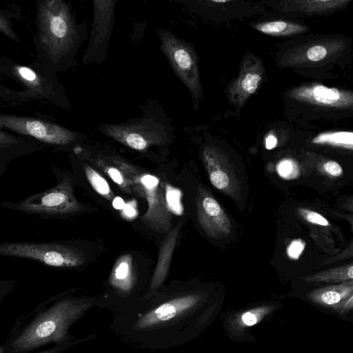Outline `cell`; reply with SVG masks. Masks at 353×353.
<instances>
[{
  "label": "cell",
  "mask_w": 353,
  "mask_h": 353,
  "mask_svg": "<svg viewBox=\"0 0 353 353\" xmlns=\"http://www.w3.org/2000/svg\"><path fill=\"white\" fill-rule=\"evenodd\" d=\"M353 278V265L336 268L315 274L304 278L307 283L339 282L352 281Z\"/></svg>",
  "instance_id": "d4e9b609"
},
{
  "label": "cell",
  "mask_w": 353,
  "mask_h": 353,
  "mask_svg": "<svg viewBox=\"0 0 353 353\" xmlns=\"http://www.w3.org/2000/svg\"><path fill=\"white\" fill-rule=\"evenodd\" d=\"M299 214L308 222L322 226L330 225L328 221L321 214L306 209H300Z\"/></svg>",
  "instance_id": "83f0119b"
},
{
  "label": "cell",
  "mask_w": 353,
  "mask_h": 353,
  "mask_svg": "<svg viewBox=\"0 0 353 353\" xmlns=\"http://www.w3.org/2000/svg\"><path fill=\"white\" fill-rule=\"evenodd\" d=\"M14 281H0V294L7 295L15 285Z\"/></svg>",
  "instance_id": "d6a6232c"
},
{
  "label": "cell",
  "mask_w": 353,
  "mask_h": 353,
  "mask_svg": "<svg viewBox=\"0 0 353 353\" xmlns=\"http://www.w3.org/2000/svg\"><path fill=\"white\" fill-rule=\"evenodd\" d=\"M350 2L349 0H294L283 1L280 6L285 12L324 15L347 6Z\"/></svg>",
  "instance_id": "e0dca14e"
},
{
  "label": "cell",
  "mask_w": 353,
  "mask_h": 353,
  "mask_svg": "<svg viewBox=\"0 0 353 353\" xmlns=\"http://www.w3.org/2000/svg\"><path fill=\"white\" fill-rule=\"evenodd\" d=\"M0 256L29 259L54 268H74L83 264V254L60 243L12 242L0 243Z\"/></svg>",
  "instance_id": "52a82bcc"
},
{
  "label": "cell",
  "mask_w": 353,
  "mask_h": 353,
  "mask_svg": "<svg viewBox=\"0 0 353 353\" xmlns=\"http://www.w3.org/2000/svg\"><path fill=\"white\" fill-rule=\"evenodd\" d=\"M179 227L169 234L161 248L158 263L151 283V288L158 287L165 279L178 235Z\"/></svg>",
  "instance_id": "44dd1931"
},
{
  "label": "cell",
  "mask_w": 353,
  "mask_h": 353,
  "mask_svg": "<svg viewBox=\"0 0 353 353\" xmlns=\"http://www.w3.org/2000/svg\"><path fill=\"white\" fill-rule=\"evenodd\" d=\"M68 345H63V346H54L48 350H42L40 352H32V353H62L63 350L67 347Z\"/></svg>",
  "instance_id": "d590c367"
},
{
  "label": "cell",
  "mask_w": 353,
  "mask_h": 353,
  "mask_svg": "<svg viewBox=\"0 0 353 353\" xmlns=\"http://www.w3.org/2000/svg\"><path fill=\"white\" fill-rule=\"evenodd\" d=\"M7 295L0 294V305Z\"/></svg>",
  "instance_id": "8d00e7d4"
},
{
  "label": "cell",
  "mask_w": 353,
  "mask_h": 353,
  "mask_svg": "<svg viewBox=\"0 0 353 353\" xmlns=\"http://www.w3.org/2000/svg\"><path fill=\"white\" fill-rule=\"evenodd\" d=\"M161 50L174 74L189 90L194 109L203 97L198 58L192 46L171 31L157 29Z\"/></svg>",
  "instance_id": "3957f363"
},
{
  "label": "cell",
  "mask_w": 353,
  "mask_h": 353,
  "mask_svg": "<svg viewBox=\"0 0 353 353\" xmlns=\"http://www.w3.org/2000/svg\"><path fill=\"white\" fill-rule=\"evenodd\" d=\"M2 205L6 208L38 215L70 214L80 210V204L68 177L62 178L56 186L44 192L31 195L18 203L6 202Z\"/></svg>",
  "instance_id": "5b68a950"
},
{
  "label": "cell",
  "mask_w": 353,
  "mask_h": 353,
  "mask_svg": "<svg viewBox=\"0 0 353 353\" xmlns=\"http://www.w3.org/2000/svg\"><path fill=\"white\" fill-rule=\"evenodd\" d=\"M345 42L340 39L316 40L294 47L282 59L283 64L298 67L328 60L341 53Z\"/></svg>",
  "instance_id": "4fadbf2b"
},
{
  "label": "cell",
  "mask_w": 353,
  "mask_h": 353,
  "mask_svg": "<svg viewBox=\"0 0 353 353\" xmlns=\"http://www.w3.org/2000/svg\"><path fill=\"white\" fill-rule=\"evenodd\" d=\"M253 28L263 34L275 37L301 34L308 29L307 26L300 23L283 20L258 23L253 26Z\"/></svg>",
  "instance_id": "ffe728a7"
},
{
  "label": "cell",
  "mask_w": 353,
  "mask_h": 353,
  "mask_svg": "<svg viewBox=\"0 0 353 353\" xmlns=\"http://www.w3.org/2000/svg\"><path fill=\"white\" fill-rule=\"evenodd\" d=\"M97 166L102 168L108 176L124 192H132L133 185L121 168L113 163H107L103 157H98L92 160Z\"/></svg>",
  "instance_id": "cb8c5ba5"
},
{
  "label": "cell",
  "mask_w": 353,
  "mask_h": 353,
  "mask_svg": "<svg viewBox=\"0 0 353 353\" xmlns=\"http://www.w3.org/2000/svg\"><path fill=\"white\" fill-rule=\"evenodd\" d=\"M201 156L212 185L228 194H234L237 190V178L225 153L215 146L207 145Z\"/></svg>",
  "instance_id": "5bb4252c"
},
{
  "label": "cell",
  "mask_w": 353,
  "mask_h": 353,
  "mask_svg": "<svg viewBox=\"0 0 353 353\" xmlns=\"http://www.w3.org/2000/svg\"><path fill=\"white\" fill-rule=\"evenodd\" d=\"M17 142L13 136L0 130V147H9Z\"/></svg>",
  "instance_id": "1f68e13d"
},
{
  "label": "cell",
  "mask_w": 353,
  "mask_h": 353,
  "mask_svg": "<svg viewBox=\"0 0 353 353\" xmlns=\"http://www.w3.org/2000/svg\"><path fill=\"white\" fill-rule=\"evenodd\" d=\"M200 299L196 294H187L165 301L143 314L137 326L147 329L172 321L195 307Z\"/></svg>",
  "instance_id": "9a60e30c"
},
{
  "label": "cell",
  "mask_w": 353,
  "mask_h": 353,
  "mask_svg": "<svg viewBox=\"0 0 353 353\" xmlns=\"http://www.w3.org/2000/svg\"><path fill=\"white\" fill-rule=\"evenodd\" d=\"M197 220L203 231L212 238L221 239L232 231L231 221L219 202L202 186L196 197Z\"/></svg>",
  "instance_id": "7c38bea8"
},
{
  "label": "cell",
  "mask_w": 353,
  "mask_h": 353,
  "mask_svg": "<svg viewBox=\"0 0 353 353\" xmlns=\"http://www.w3.org/2000/svg\"><path fill=\"white\" fill-rule=\"evenodd\" d=\"M97 130L112 139L137 151L144 152L150 147L168 141L165 127L157 121L143 118L119 124L106 123Z\"/></svg>",
  "instance_id": "8992f818"
},
{
  "label": "cell",
  "mask_w": 353,
  "mask_h": 353,
  "mask_svg": "<svg viewBox=\"0 0 353 353\" xmlns=\"http://www.w3.org/2000/svg\"><path fill=\"white\" fill-rule=\"evenodd\" d=\"M0 128L51 145H68L74 142L78 137L75 132L61 125L13 114H0Z\"/></svg>",
  "instance_id": "ba28073f"
},
{
  "label": "cell",
  "mask_w": 353,
  "mask_h": 353,
  "mask_svg": "<svg viewBox=\"0 0 353 353\" xmlns=\"http://www.w3.org/2000/svg\"><path fill=\"white\" fill-rule=\"evenodd\" d=\"M314 144L329 145L352 150L353 133L348 131H336L320 133L313 138Z\"/></svg>",
  "instance_id": "603a6c76"
},
{
  "label": "cell",
  "mask_w": 353,
  "mask_h": 353,
  "mask_svg": "<svg viewBox=\"0 0 353 353\" xmlns=\"http://www.w3.org/2000/svg\"><path fill=\"white\" fill-rule=\"evenodd\" d=\"M0 32L9 39L14 41H19L17 34L14 31L10 21L0 12Z\"/></svg>",
  "instance_id": "f546056e"
},
{
  "label": "cell",
  "mask_w": 353,
  "mask_h": 353,
  "mask_svg": "<svg viewBox=\"0 0 353 353\" xmlns=\"http://www.w3.org/2000/svg\"><path fill=\"white\" fill-rule=\"evenodd\" d=\"M134 281L132 257L130 254L122 255L116 261L109 281L116 289L121 292H128L133 287Z\"/></svg>",
  "instance_id": "d6986e66"
},
{
  "label": "cell",
  "mask_w": 353,
  "mask_h": 353,
  "mask_svg": "<svg viewBox=\"0 0 353 353\" xmlns=\"http://www.w3.org/2000/svg\"><path fill=\"white\" fill-rule=\"evenodd\" d=\"M305 247V242L301 239L292 240L286 249L288 256L293 260L298 259Z\"/></svg>",
  "instance_id": "f1b7e54d"
},
{
  "label": "cell",
  "mask_w": 353,
  "mask_h": 353,
  "mask_svg": "<svg viewBox=\"0 0 353 353\" xmlns=\"http://www.w3.org/2000/svg\"><path fill=\"white\" fill-rule=\"evenodd\" d=\"M11 71L23 85L28 96L47 100L52 99L51 85L37 72L30 67L18 64L13 65Z\"/></svg>",
  "instance_id": "2e32d148"
},
{
  "label": "cell",
  "mask_w": 353,
  "mask_h": 353,
  "mask_svg": "<svg viewBox=\"0 0 353 353\" xmlns=\"http://www.w3.org/2000/svg\"><path fill=\"white\" fill-rule=\"evenodd\" d=\"M110 159L131 180L133 190L145 196L148 207L143 216L145 224L158 231H166L170 226V216L165 204L159 179L122 159L116 157Z\"/></svg>",
  "instance_id": "277c9868"
},
{
  "label": "cell",
  "mask_w": 353,
  "mask_h": 353,
  "mask_svg": "<svg viewBox=\"0 0 353 353\" xmlns=\"http://www.w3.org/2000/svg\"><path fill=\"white\" fill-rule=\"evenodd\" d=\"M277 145V139L276 138L272 135L270 134L265 139V148L268 150H272L275 148Z\"/></svg>",
  "instance_id": "e575fe53"
},
{
  "label": "cell",
  "mask_w": 353,
  "mask_h": 353,
  "mask_svg": "<svg viewBox=\"0 0 353 353\" xmlns=\"http://www.w3.org/2000/svg\"><path fill=\"white\" fill-rule=\"evenodd\" d=\"M83 170L88 181L99 195L108 201L114 197L110 186L106 179L92 166L84 164Z\"/></svg>",
  "instance_id": "484cf974"
},
{
  "label": "cell",
  "mask_w": 353,
  "mask_h": 353,
  "mask_svg": "<svg viewBox=\"0 0 353 353\" xmlns=\"http://www.w3.org/2000/svg\"><path fill=\"white\" fill-rule=\"evenodd\" d=\"M88 307L85 300L66 295L46 299L16 319L0 342V353H32L49 344L68 345L70 327Z\"/></svg>",
  "instance_id": "6da1fadb"
},
{
  "label": "cell",
  "mask_w": 353,
  "mask_h": 353,
  "mask_svg": "<svg viewBox=\"0 0 353 353\" xmlns=\"http://www.w3.org/2000/svg\"><path fill=\"white\" fill-rule=\"evenodd\" d=\"M265 74L261 59L250 52L242 59L239 74L228 87L226 96L231 105L242 108L259 89Z\"/></svg>",
  "instance_id": "30bf717a"
},
{
  "label": "cell",
  "mask_w": 353,
  "mask_h": 353,
  "mask_svg": "<svg viewBox=\"0 0 353 353\" xmlns=\"http://www.w3.org/2000/svg\"><path fill=\"white\" fill-rule=\"evenodd\" d=\"M324 171L329 175L338 177L343 174V168L341 165L334 161H327L323 165Z\"/></svg>",
  "instance_id": "4dcf8cb0"
},
{
  "label": "cell",
  "mask_w": 353,
  "mask_h": 353,
  "mask_svg": "<svg viewBox=\"0 0 353 353\" xmlns=\"http://www.w3.org/2000/svg\"><path fill=\"white\" fill-rule=\"evenodd\" d=\"M116 2L114 0L93 1V22L90 41L83 59L85 64L101 62L106 56L108 44L113 28Z\"/></svg>",
  "instance_id": "9c48e42d"
},
{
  "label": "cell",
  "mask_w": 353,
  "mask_h": 353,
  "mask_svg": "<svg viewBox=\"0 0 353 353\" xmlns=\"http://www.w3.org/2000/svg\"><path fill=\"white\" fill-rule=\"evenodd\" d=\"M276 172L283 179L291 180L299 176V168L297 163L292 159H285L279 162L276 165Z\"/></svg>",
  "instance_id": "4316f807"
},
{
  "label": "cell",
  "mask_w": 353,
  "mask_h": 353,
  "mask_svg": "<svg viewBox=\"0 0 353 353\" xmlns=\"http://www.w3.org/2000/svg\"><path fill=\"white\" fill-rule=\"evenodd\" d=\"M288 95L295 101L319 107L351 109L353 106V93L350 90L317 83L299 85L291 90Z\"/></svg>",
  "instance_id": "8fae6325"
},
{
  "label": "cell",
  "mask_w": 353,
  "mask_h": 353,
  "mask_svg": "<svg viewBox=\"0 0 353 353\" xmlns=\"http://www.w3.org/2000/svg\"><path fill=\"white\" fill-rule=\"evenodd\" d=\"M353 304V296L351 295L347 299H345L339 307L338 309L341 310V313L343 314L350 310L352 308Z\"/></svg>",
  "instance_id": "836d02e7"
},
{
  "label": "cell",
  "mask_w": 353,
  "mask_h": 353,
  "mask_svg": "<svg viewBox=\"0 0 353 353\" xmlns=\"http://www.w3.org/2000/svg\"><path fill=\"white\" fill-rule=\"evenodd\" d=\"M274 309V307L272 305H262L245 311L233 319L232 327L236 330H241L254 325Z\"/></svg>",
  "instance_id": "7402d4cb"
},
{
  "label": "cell",
  "mask_w": 353,
  "mask_h": 353,
  "mask_svg": "<svg viewBox=\"0 0 353 353\" xmlns=\"http://www.w3.org/2000/svg\"><path fill=\"white\" fill-rule=\"evenodd\" d=\"M353 284L350 281L339 285L314 290L307 294L312 302L324 306L339 308L340 305L352 295Z\"/></svg>",
  "instance_id": "ac0fdd59"
},
{
  "label": "cell",
  "mask_w": 353,
  "mask_h": 353,
  "mask_svg": "<svg viewBox=\"0 0 353 353\" xmlns=\"http://www.w3.org/2000/svg\"><path fill=\"white\" fill-rule=\"evenodd\" d=\"M37 19L40 41L53 61L68 55L79 43L78 28L65 1H41L37 6Z\"/></svg>",
  "instance_id": "7a4b0ae2"
}]
</instances>
